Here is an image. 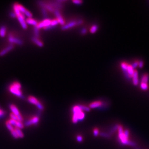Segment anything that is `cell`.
I'll list each match as a JSON object with an SVG mask.
<instances>
[{
    "instance_id": "1",
    "label": "cell",
    "mask_w": 149,
    "mask_h": 149,
    "mask_svg": "<svg viewBox=\"0 0 149 149\" xmlns=\"http://www.w3.org/2000/svg\"><path fill=\"white\" fill-rule=\"evenodd\" d=\"M118 131L119 139L120 141V143L121 144L125 145H129L130 146L135 147L137 146V144H136L135 142L130 141L129 140H127L126 138L125 134H124V130L121 126L119 125Z\"/></svg>"
},
{
    "instance_id": "2",
    "label": "cell",
    "mask_w": 149,
    "mask_h": 149,
    "mask_svg": "<svg viewBox=\"0 0 149 149\" xmlns=\"http://www.w3.org/2000/svg\"><path fill=\"white\" fill-rule=\"evenodd\" d=\"M73 115L72 117V122L74 123H76L79 120H82L84 119L85 114L83 111L79 108V105L75 106L73 108Z\"/></svg>"
},
{
    "instance_id": "3",
    "label": "cell",
    "mask_w": 149,
    "mask_h": 149,
    "mask_svg": "<svg viewBox=\"0 0 149 149\" xmlns=\"http://www.w3.org/2000/svg\"><path fill=\"white\" fill-rule=\"evenodd\" d=\"M21 86L18 82H15L12 83L9 87V91L12 94L19 97H22V93L21 90Z\"/></svg>"
},
{
    "instance_id": "4",
    "label": "cell",
    "mask_w": 149,
    "mask_h": 149,
    "mask_svg": "<svg viewBox=\"0 0 149 149\" xmlns=\"http://www.w3.org/2000/svg\"><path fill=\"white\" fill-rule=\"evenodd\" d=\"M9 107H10V109L11 111H12V113L13 114H15V115H16L17 116L18 119V121H20V122H22L23 120V117H22L21 114H20L18 108L14 104L10 105Z\"/></svg>"
},
{
    "instance_id": "5",
    "label": "cell",
    "mask_w": 149,
    "mask_h": 149,
    "mask_svg": "<svg viewBox=\"0 0 149 149\" xmlns=\"http://www.w3.org/2000/svg\"><path fill=\"white\" fill-rule=\"evenodd\" d=\"M17 18L22 28L24 30H26L27 29V24L26 23V20L25 19V16L21 13L20 15L17 16Z\"/></svg>"
},
{
    "instance_id": "6",
    "label": "cell",
    "mask_w": 149,
    "mask_h": 149,
    "mask_svg": "<svg viewBox=\"0 0 149 149\" xmlns=\"http://www.w3.org/2000/svg\"><path fill=\"white\" fill-rule=\"evenodd\" d=\"M38 3V4L41 8H44L49 12L54 13L55 9H54L50 4H49L48 3L45 2L43 1H39Z\"/></svg>"
},
{
    "instance_id": "7",
    "label": "cell",
    "mask_w": 149,
    "mask_h": 149,
    "mask_svg": "<svg viewBox=\"0 0 149 149\" xmlns=\"http://www.w3.org/2000/svg\"><path fill=\"white\" fill-rule=\"evenodd\" d=\"M8 41L12 44H14L19 45H22L23 43L21 40L16 38V37H15L11 34L8 36Z\"/></svg>"
},
{
    "instance_id": "8",
    "label": "cell",
    "mask_w": 149,
    "mask_h": 149,
    "mask_svg": "<svg viewBox=\"0 0 149 149\" xmlns=\"http://www.w3.org/2000/svg\"><path fill=\"white\" fill-rule=\"evenodd\" d=\"M54 14L56 17V19L58 20L59 24L62 26H64L65 24V21L64 18L62 17L59 10L55 9L54 12Z\"/></svg>"
},
{
    "instance_id": "9",
    "label": "cell",
    "mask_w": 149,
    "mask_h": 149,
    "mask_svg": "<svg viewBox=\"0 0 149 149\" xmlns=\"http://www.w3.org/2000/svg\"><path fill=\"white\" fill-rule=\"evenodd\" d=\"M51 20L50 19H44L42 21L38 23L36 26L39 29H42V28L44 29V28L51 25Z\"/></svg>"
},
{
    "instance_id": "10",
    "label": "cell",
    "mask_w": 149,
    "mask_h": 149,
    "mask_svg": "<svg viewBox=\"0 0 149 149\" xmlns=\"http://www.w3.org/2000/svg\"><path fill=\"white\" fill-rule=\"evenodd\" d=\"M39 121V117L38 116H35L33 117L30 120H28L27 122H26L25 123V125L26 127H29L33 125H36V124L38 123Z\"/></svg>"
},
{
    "instance_id": "11",
    "label": "cell",
    "mask_w": 149,
    "mask_h": 149,
    "mask_svg": "<svg viewBox=\"0 0 149 149\" xmlns=\"http://www.w3.org/2000/svg\"><path fill=\"white\" fill-rule=\"evenodd\" d=\"M76 26H77L76 21H71L67 24H65L64 26H62L61 30L62 31H66Z\"/></svg>"
},
{
    "instance_id": "12",
    "label": "cell",
    "mask_w": 149,
    "mask_h": 149,
    "mask_svg": "<svg viewBox=\"0 0 149 149\" xmlns=\"http://www.w3.org/2000/svg\"><path fill=\"white\" fill-rule=\"evenodd\" d=\"M14 46L13 44H10L9 45L7 46L5 48L3 49L2 50L0 51V57H3L7 53L11 51L12 50L14 49Z\"/></svg>"
},
{
    "instance_id": "13",
    "label": "cell",
    "mask_w": 149,
    "mask_h": 149,
    "mask_svg": "<svg viewBox=\"0 0 149 149\" xmlns=\"http://www.w3.org/2000/svg\"><path fill=\"white\" fill-rule=\"evenodd\" d=\"M132 81L134 85H137L139 82V74L138 72L136 70H135L133 75L132 76Z\"/></svg>"
},
{
    "instance_id": "14",
    "label": "cell",
    "mask_w": 149,
    "mask_h": 149,
    "mask_svg": "<svg viewBox=\"0 0 149 149\" xmlns=\"http://www.w3.org/2000/svg\"><path fill=\"white\" fill-rule=\"evenodd\" d=\"M48 3L54 9L59 10L63 7V5L62 4L58 2L57 1L56 2H49Z\"/></svg>"
},
{
    "instance_id": "15",
    "label": "cell",
    "mask_w": 149,
    "mask_h": 149,
    "mask_svg": "<svg viewBox=\"0 0 149 149\" xmlns=\"http://www.w3.org/2000/svg\"><path fill=\"white\" fill-rule=\"evenodd\" d=\"M102 105V102L100 101H96L93 102L89 105V108L90 109H95L96 108L100 107Z\"/></svg>"
},
{
    "instance_id": "16",
    "label": "cell",
    "mask_w": 149,
    "mask_h": 149,
    "mask_svg": "<svg viewBox=\"0 0 149 149\" xmlns=\"http://www.w3.org/2000/svg\"><path fill=\"white\" fill-rule=\"evenodd\" d=\"M28 101L30 103L33 104V105H35L36 106L40 102L38 101V99H37L36 97H35L33 96H30L28 97Z\"/></svg>"
},
{
    "instance_id": "17",
    "label": "cell",
    "mask_w": 149,
    "mask_h": 149,
    "mask_svg": "<svg viewBox=\"0 0 149 149\" xmlns=\"http://www.w3.org/2000/svg\"><path fill=\"white\" fill-rule=\"evenodd\" d=\"M149 79V75L148 73H144L141 78V83H140L147 84H148V82Z\"/></svg>"
},
{
    "instance_id": "18",
    "label": "cell",
    "mask_w": 149,
    "mask_h": 149,
    "mask_svg": "<svg viewBox=\"0 0 149 149\" xmlns=\"http://www.w3.org/2000/svg\"><path fill=\"white\" fill-rule=\"evenodd\" d=\"M26 22L27 24L33 26L34 27L36 26L38 23L36 20L32 18H28L26 20Z\"/></svg>"
},
{
    "instance_id": "19",
    "label": "cell",
    "mask_w": 149,
    "mask_h": 149,
    "mask_svg": "<svg viewBox=\"0 0 149 149\" xmlns=\"http://www.w3.org/2000/svg\"><path fill=\"white\" fill-rule=\"evenodd\" d=\"M32 41L36 45L40 47H42L44 45V44L42 41H41L40 40L38 39V38H37L35 37H33L32 39Z\"/></svg>"
},
{
    "instance_id": "20",
    "label": "cell",
    "mask_w": 149,
    "mask_h": 149,
    "mask_svg": "<svg viewBox=\"0 0 149 149\" xmlns=\"http://www.w3.org/2000/svg\"><path fill=\"white\" fill-rule=\"evenodd\" d=\"M6 33V28L5 26H3L0 28V37H4Z\"/></svg>"
},
{
    "instance_id": "21",
    "label": "cell",
    "mask_w": 149,
    "mask_h": 149,
    "mask_svg": "<svg viewBox=\"0 0 149 149\" xmlns=\"http://www.w3.org/2000/svg\"><path fill=\"white\" fill-rule=\"evenodd\" d=\"M13 9H14V12L16 14V15L17 16L20 15L21 14L20 11L19 10V9L18 8V4L16 3L13 4Z\"/></svg>"
},
{
    "instance_id": "22",
    "label": "cell",
    "mask_w": 149,
    "mask_h": 149,
    "mask_svg": "<svg viewBox=\"0 0 149 149\" xmlns=\"http://www.w3.org/2000/svg\"><path fill=\"white\" fill-rule=\"evenodd\" d=\"M15 130L19 138H23L24 137V134L20 129L15 127Z\"/></svg>"
},
{
    "instance_id": "23",
    "label": "cell",
    "mask_w": 149,
    "mask_h": 149,
    "mask_svg": "<svg viewBox=\"0 0 149 149\" xmlns=\"http://www.w3.org/2000/svg\"><path fill=\"white\" fill-rule=\"evenodd\" d=\"M18 8L19 9V10L20 11V13L22 14H24L25 13V12L27 11V10L23 6H22V5L20 4H18Z\"/></svg>"
},
{
    "instance_id": "24",
    "label": "cell",
    "mask_w": 149,
    "mask_h": 149,
    "mask_svg": "<svg viewBox=\"0 0 149 149\" xmlns=\"http://www.w3.org/2000/svg\"><path fill=\"white\" fill-rule=\"evenodd\" d=\"M79 108L80 109V110L83 111H86V112H89V111H90L91 109L89 107L86 106L84 105H79Z\"/></svg>"
},
{
    "instance_id": "25",
    "label": "cell",
    "mask_w": 149,
    "mask_h": 149,
    "mask_svg": "<svg viewBox=\"0 0 149 149\" xmlns=\"http://www.w3.org/2000/svg\"><path fill=\"white\" fill-rule=\"evenodd\" d=\"M34 35H35V37L37 38H38L39 37V34H40V32H39V29L37 27V26H35L34 27Z\"/></svg>"
},
{
    "instance_id": "26",
    "label": "cell",
    "mask_w": 149,
    "mask_h": 149,
    "mask_svg": "<svg viewBox=\"0 0 149 149\" xmlns=\"http://www.w3.org/2000/svg\"><path fill=\"white\" fill-rule=\"evenodd\" d=\"M5 125H6V127L7 128V129L11 132L12 131H13L14 130V127H13V126L11 125V124L8 121H7L5 123Z\"/></svg>"
},
{
    "instance_id": "27",
    "label": "cell",
    "mask_w": 149,
    "mask_h": 149,
    "mask_svg": "<svg viewBox=\"0 0 149 149\" xmlns=\"http://www.w3.org/2000/svg\"><path fill=\"white\" fill-rule=\"evenodd\" d=\"M24 127V125L22 122H20L19 121H17L16 126H15V127H17V128H18L21 129L23 128Z\"/></svg>"
},
{
    "instance_id": "28",
    "label": "cell",
    "mask_w": 149,
    "mask_h": 149,
    "mask_svg": "<svg viewBox=\"0 0 149 149\" xmlns=\"http://www.w3.org/2000/svg\"><path fill=\"white\" fill-rule=\"evenodd\" d=\"M98 29V26L96 25H94L92 26V27L90 29V32L92 34H93L97 31Z\"/></svg>"
},
{
    "instance_id": "29",
    "label": "cell",
    "mask_w": 149,
    "mask_h": 149,
    "mask_svg": "<svg viewBox=\"0 0 149 149\" xmlns=\"http://www.w3.org/2000/svg\"><path fill=\"white\" fill-rule=\"evenodd\" d=\"M41 13H42L43 17L45 18V19H47V10L44 8H41Z\"/></svg>"
},
{
    "instance_id": "30",
    "label": "cell",
    "mask_w": 149,
    "mask_h": 149,
    "mask_svg": "<svg viewBox=\"0 0 149 149\" xmlns=\"http://www.w3.org/2000/svg\"><path fill=\"white\" fill-rule=\"evenodd\" d=\"M59 24V22L58 21V20L56 19H54L52 20H51V25L53 27H54L55 26H56V25H57Z\"/></svg>"
},
{
    "instance_id": "31",
    "label": "cell",
    "mask_w": 149,
    "mask_h": 149,
    "mask_svg": "<svg viewBox=\"0 0 149 149\" xmlns=\"http://www.w3.org/2000/svg\"><path fill=\"white\" fill-rule=\"evenodd\" d=\"M11 135H12V136H13L15 139H18L19 138L18 136V135H17V133H16V132L15 130V128H14V130L11 131Z\"/></svg>"
},
{
    "instance_id": "32",
    "label": "cell",
    "mask_w": 149,
    "mask_h": 149,
    "mask_svg": "<svg viewBox=\"0 0 149 149\" xmlns=\"http://www.w3.org/2000/svg\"><path fill=\"white\" fill-rule=\"evenodd\" d=\"M24 15H25V16H26L27 17H28V18H32V16H33L32 14L28 10H27L25 12V13L24 14Z\"/></svg>"
},
{
    "instance_id": "33",
    "label": "cell",
    "mask_w": 149,
    "mask_h": 149,
    "mask_svg": "<svg viewBox=\"0 0 149 149\" xmlns=\"http://www.w3.org/2000/svg\"><path fill=\"white\" fill-rule=\"evenodd\" d=\"M124 134L126 136V138L128 140L129 136V131L128 129H126L125 130H124Z\"/></svg>"
},
{
    "instance_id": "34",
    "label": "cell",
    "mask_w": 149,
    "mask_h": 149,
    "mask_svg": "<svg viewBox=\"0 0 149 149\" xmlns=\"http://www.w3.org/2000/svg\"><path fill=\"white\" fill-rule=\"evenodd\" d=\"M8 121H9V122L11 124V125H12L13 126H15V127L16 124V123H17V121H16V120H14L10 119L9 120H8Z\"/></svg>"
},
{
    "instance_id": "35",
    "label": "cell",
    "mask_w": 149,
    "mask_h": 149,
    "mask_svg": "<svg viewBox=\"0 0 149 149\" xmlns=\"http://www.w3.org/2000/svg\"><path fill=\"white\" fill-rule=\"evenodd\" d=\"M72 2L74 4L77 5H80L83 3V2L82 1H80V0H74V1H72Z\"/></svg>"
},
{
    "instance_id": "36",
    "label": "cell",
    "mask_w": 149,
    "mask_h": 149,
    "mask_svg": "<svg viewBox=\"0 0 149 149\" xmlns=\"http://www.w3.org/2000/svg\"><path fill=\"white\" fill-rule=\"evenodd\" d=\"M10 117H11V119H13V120H16V121H18V119L17 116L16 115H15V114H12L11 113L10 114Z\"/></svg>"
},
{
    "instance_id": "37",
    "label": "cell",
    "mask_w": 149,
    "mask_h": 149,
    "mask_svg": "<svg viewBox=\"0 0 149 149\" xmlns=\"http://www.w3.org/2000/svg\"><path fill=\"white\" fill-rule=\"evenodd\" d=\"M93 135L94 136H98L99 135V129L97 128H95L93 129Z\"/></svg>"
},
{
    "instance_id": "38",
    "label": "cell",
    "mask_w": 149,
    "mask_h": 149,
    "mask_svg": "<svg viewBox=\"0 0 149 149\" xmlns=\"http://www.w3.org/2000/svg\"><path fill=\"white\" fill-rule=\"evenodd\" d=\"M87 32V30L85 28H83L80 31V33L81 35H85Z\"/></svg>"
},
{
    "instance_id": "39",
    "label": "cell",
    "mask_w": 149,
    "mask_h": 149,
    "mask_svg": "<svg viewBox=\"0 0 149 149\" xmlns=\"http://www.w3.org/2000/svg\"><path fill=\"white\" fill-rule=\"evenodd\" d=\"M77 140H78V141L81 142L83 141V137L80 135H78L77 136Z\"/></svg>"
},
{
    "instance_id": "40",
    "label": "cell",
    "mask_w": 149,
    "mask_h": 149,
    "mask_svg": "<svg viewBox=\"0 0 149 149\" xmlns=\"http://www.w3.org/2000/svg\"><path fill=\"white\" fill-rule=\"evenodd\" d=\"M9 16L11 18H17V15H16V14L14 13V12H11V13H10Z\"/></svg>"
},
{
    "instance_id": "41",
    "label": "cell",
    "mask_w": 149,
    "mask_h": 149,
    "mask_svg": "<svg viewBox=\"0 0 149 149\" xmlns=\"http://www.w3.org/2000/svg\"><path fill=\"white\" fill-rule=\"evenodd\" d=\"M143 65H144V62L142 60H139L138 67L140 68H141L143 67Z\"/></svg>"
},
{
    "instance_id": "42",
    "label": "cell",
    "mask_w": 149,
    "mask_h": 149,
    "mask_svg": "<svg viewBox=\"0 0 149 149\" xmlns=\"http://www.w3.org/2000/svg\"><path fill=\"white\" fill-rule=\"evenodd\" d=\"M101 136H104V137H106V138H108L110 136V135L109 134H105V133H102L100 134Z\"/></svg>"
},
{
    "instance_id": "43",
    "label": "cell",
    "mask_w": 149,
    "mask_h": 149,
    "mask_svg": "<svg viewBox=\"0 0 149 149\" xmlns=\"http://www.w3.org/2000/svg\"><path fill=\"white\" fill-rule=\"evenodd\" d=\"M5 114V111L3 110L0 109V117H1L2 116H4Z\"/></svg>"
},
{
    "instance_id": "44",
    "label": "cell",
    "mask_w": 149,
    "mask_h": 149,
    "mask_svg": "<svg viewBox=\"0 0 149 149\" xmlns=\"http://www.w3.org/2000/svg\"><path fill=\"white\" fill-rule=\"evenodd\" d=\"M76 22H77V26H78V25H80L82 24L83 23V20H81V19H79V20L77 21Z\"/></svg>"
},
{
    "instance_id": "45",
    "label": "cell",
    "mask_w": 149,
    "mask_h": 149,
    "mask_svg": "<svg viewBox=\"0 0 149 149\" xmlns=\"http://www.w3.org/2000/svg\"><path fill=\"white\" fill-rule=\"evenodd\" d=\"M135 149H140V148H138V147H136V148H135Z\"/></svg>"
}]
</instances>
